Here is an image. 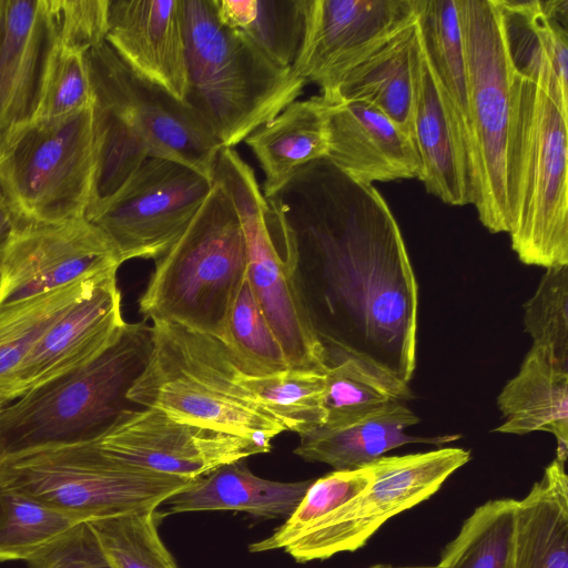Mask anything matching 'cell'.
Returning a JSON list of instances; mask_svg holds the SVG:
<instances>
[{
    "label": "cell",
    "instance_id": "obj_32",
    "mask_svg": "<svg viewBox=\"0 0 568 568\" xmlns=\"http://www.w3.org/2000/svg\"><path fill=\"white\" fill-rule=\"evenodd\" d=\"M305 0H213L217 19L267 59L291 68L304 31Z\"/></svg>",
    "mask_w": 568,
    "mask_h": 568
},
{
    "label": "cell",
    "instance_id": "obj_3",
    "mask_svg": "<svg viewBox=\"0 0 568 568\" xmlns=\"http://www.w3.org/2000/svg\"><path fill=\"white\" fill-rule=\"evenodd\" d=\"M145 364L126 398L169 417L251 440L266 453L284 426L240 384L225 344L183 325L154 321Z\"/></svg>",
    "mask_w": 568,
    "mask_h": 568
},
{
    "label": "cell",
    "instance_id": "obj_2",
    "mask_svg": "<svg viewBox=\"0 0 568 568\" xmlns=\"http://www.w3.org/2000/svg\"><path fill=\"white\" fill-rule=\"evenodd\" d=\"M84 60L95 161L89 221L149 158L181 163L212 180L222 146L190 105L135 73L105 41Z\"/></svg>",
    "mask_w": 568,
    "mask_h": 568
},
{
    "label": "cell",
    "instance_id": "obj_12",
    "mask_svg": "<svg viewBox=\"0 0 568 568\" xmlns=\"http://www.w3.org/2000/svg\"><path fill=\"white\" fill-rule=\"evenodd\" d=\"M468 73L475 139L471 204L491 233H508L505 158L511 65L498 0H456Z\"/></svg>",
    "mask_w": 568,
    "mask_h": 568
},
{
    "label": "cell",
    "instance_id": "obj_33",
    "mask_svg": "<svg viewBox=\"0 0 568 568\" xmlns=\"http://www.w3.org/2000/svg\"><path fill=\"white\" fill-rule=\"evenodd\" d=\"M239 382L285 430L302 435L326 423L324 374L287 368L260 376L242 373Z\"/></svg>",
    "mask_w": 568,
    "mask_h": 568
},
{
    "label": "cell",
    "instance_id": "obj_26",
    "mask_svg": "<svg viewBox=\"0 0 568 568\" xmlns=\"http://www.w3.org/2000/svg\"><path fill=\"white\" fill-rule=\"evenodd\" d=\"M416 26L453 123L473 186L475 139L468 73L456 0H415Z\"/></svg>",
    "mask_w": 568,
    "mask_h": 568
},
{
    "label": "cell",
    "instance_id": "obj_1",
    "mask_svg": "<svg viewBox=\"0 0 568 568\" xmlns=\"http://www.w3.org/2000/svg\"><path fill=\"white\" fill-rule=\"evenodd\" d=\"M275 200L300 261L314 275L324 346L359 355L409 384L416 368L418 284L382 194L327 158L301 168Z\"/></svg>",
    "mask_w": 568,
    "mask_h": 568
},
{
    "label": "cell",
    "instance_id": "obj_35",
    "mask_svg": "<svg viewBox=\"0 0 568 568\" xmlns=\"http://www.w3.org/2000/svg\"><path fill=\"white\" fill-rule=\"evenodd\" d=\"M81 520L0 486V561L27 560Z\"/></svg>",
    "mask_w": 568,
    "mask_h": 568
},
{
    "label": "cell",
    "instance_id": "obj_30",
    "mask_svg": "<svg viewBox=\"0 0 568 568\" xmlns=\"http://www.w3.org/2000/svg\"><path fill=\"white\" fill-rule=\"evenodd\" d=\"M325 352L326 423L414 398L408 383L375 363L337 347L325 346Z\"/></svg>",
    "mask_w": 568,
    "mask_h": 568
},
{
    "label": "cell",
    "instance_id": "obj_13",
    "mask_svg": "<svg viewBox=\"0 0 568 568\" xmlns=\"http://www.w3.org/2000/svg\"><path fill=\"white\" fill-rule=\"evenodd\" d=\"M213 181L174 161L149 158L114 200L91 220L122 263L159 260L185 232Z\"/></svg>",
    "mask_w": 568,
    "mask_h": 568
},
{
    "label": "cell",
    "instance_id": "obj_24",
    "mask_svg": "<svg viewBox=\"0 0 568 568\" xmlns=\"http://www.w3.org/2000/svg\"><path fill=\"white\" fill-rule=\"evenodd\" d=\"M497 406L505 420L494 432L511 435L550 433L557 443L556 458L567 462L568 365L532 345L518 373L497 396Z\"/></svg>",
    "mask_w": 568,
    "mask_h": 568
},
{
    "label": "cell",
    "instance_id": "obj_39",
    "mask_svg": "<svg viewBox=\"0 0 568 568\" xmlns=\"http://www.w3.org/2000/svg\"><path fill=\"white\" fill-rule=\"evenodd\" d=\"M91 87L84 55L57 48L37 120L61 118L90 108Z\"/></svg>",
    "mask_w": 568,
    "mask_h": 568
},
{
    "label": "cell",
    "instance_id": "obj_36",
    "mask_svg": "<svg viewBox=\"0 0 568 568\" xmlns=\"http://www.w3.org/2000/svg\"><path fill=\"white\" fill-rule=\"evenodd\" d=\"M222 342L244 374L260 376L288 368L246 277L231 306Z\"/></svg>",
    "mask_w": 568,
    "mask_h": 568
},
{
    "label": "cell",
    "instance_id": "obj_34",
    "mask_svg": "<svg viewBox=\"0 0 568 568\" xmlns=\"http://www.w3.org/2000/svg\"><path fill=\"white\" fill-rule=\"evenodd\" d=\"M517 500L491 499L478 506L440 554V568H509Z\"/></svg>",
    "mask_w": 568,
    "mask_h": 568
},
{
    "label": "cell",
    "instance_id": "obj_7",
    "mask_svg": "<svg viewBox=\"0 0 568 568\" xmlns=\"http://www.w3.org/2000/svg\"><path fill=\"white\" fill-rule=\"evenodd\" d=\"M246 268L240 219L227 193L213 182L185 232L155 261L139 311L151 322H173L222 341Z\"/></svg>",
    "mask_w": 568,
    "mask_h": 568
},
{
    "label": "cell",
    "instance_id": "obj_11",
    "mask_svg": "<svg viewBox=\"0 0 568 568\" xmlns=\"http://www.w3.org/2000/svg\"><path fill=\"white\" fill-rule=\"evenodd\" d=\"M95 161L91 106L23 129L0 156V194L16 222L85 217Z\"/></svg>",
    "mask_w": 568,
    "mask_h": 568
},
{
    "label": "cell",
    "instance_id": "obj_18",
    "mask_svg": "<svg viewBox=\"0 0 568 568\" xmlns=\"http://www.w3.org/2000/svg\"><path fill=\"white\" fill-rule=\"evenodd\" d=\"M121 300L113 273L65 311L16 372L10 385L17 397L88 365L109 349L126 325Z\"/></svg>",
    "mask_w": 568,
    "mask_h": 568
},
{
    "label": "cell",
    "instance_id": "obj_5",
    "mask_svg": "<svg viewBox=\"0 0 568 568\" xmlns=\"http://www.w3.org/2000/svg\"><path fill=\"white\" fill-rule=\"evenodd\" d=\"M185 103L222 148L234 149L303 93L305 82L216 17L213 0H183Z\"/></svg>",
    "mask_w": 568,
    "mask_h": 568
},
{
    "label": "cell",
    "instance_id": "obj_16",
    "mask_svg": "<svg viewBox=\"0 0 568 568\" xmlns=\"http://www.w3.org/2000/svg\"><path fill=\"white\" fill-rule=\"evenodd\" d=\"M92 442L126 464L191 480L222 465L266 453L251 440L140 406L123 414Z\"/></svg>",
    "mask_w": 568,
    "mask_h": 568
},
{
    "label": "cell",
    "instance_id": "obj_15",
    "mask_svg": "<svg viewBox=\"0 0 568 568\" xmlns=\"http://www.w3.org/2000/svg\"><path fill=\"white\" fill-rule=\"evenodd\" d=\"M121 264L112 242L87 217L14 222L0 247V306L116 272Z\"/></svg>",
    "mask_w": 568,
    "mask_h": 568
},
{
    "label": "cell",
    "instance_id": "obj_45",
    "mask_svg": "<svg viewBox=\"0 0 568 568\" xmlns=\"http://www.w3.org/2000/svg\"><path fill=\"white\" fill-rule=\"evenodd\" d=\"M369 568H440L438 565L435 566H395L389 564H377Z\"/></svg>",
    "mask_w": 568,
    "mask_h": 568
},
{
    "label": "cell",
    "instance_id": "obj_10",
    "mask_svg": "<svg viewBox=\"0 0 568 568\" xmlns=\"http://www.w3.org/2000/svg\"><path fill=\"white\" fill-rule=\"evenodd\" d=\"M470 458V452L459 447L383 456L371 464L373 479L357 496L298 529L274 530L248 549H284L297 562L355 551L388 519L430 498Z\"/></svg>",
    "mask_w": 568,
    "mask_h": 568
},
{
    "label": "cell",
    "instance_id": "obj_21",
    "mask_svg": "<svg viewBox=\"0 0 568 568\" xmlns=\"http://www.w3.org/2000/svg\"><path fill=\"white\" fill-rule=\"evenodd\" d=\"M412 139L420 158L419 180L446 204H471L468 172L416 26L410 49Z\"/></svg>",
    "mask_w": 568,
    "mask_h": 568
},
{
    "label": "cell",
    "instance_id": "obj_46",
    "mask_svg": "<svg viewBox=\"0 0 568 568\" xmlns=\"http://www.w3.org/2000/svg\"><path fill=\"white\" fill-rule=\"evenodd\" d=\"M1 11H2V0H0V18H1Z\"/></svg>",
    "mask_w": 568,
    "mask_h": 568
},
{
    "label": "cell",
    "instance_id": "obj_40",
    "mask_svg": "<svg viewBox=\"0 0 568 568\" xmlns=\"http://www.w3.org/2000/svg\"><path fill=\"white\" fill-rule=\"evenodd\" d=\"M372 479L371 465L354 470H333L313 479L296 509L275 531L288 532L312 523L357 496Z\"/></svg>",
    "mask_w": 568,
    "mask_h": 568
},
{
    "label": "cell",
    "instance_id": "obj_20",
    "mask_svg": "<svg viewBox=\"0 0 568 568\" xmlns=\"http://www.w3.org/2000/svg\"><path fill=\"white\" fill-rule=\"evenodd\" d=\"M328 101L326 158L336 168L352 180L369 185L419 180L423 165L414 142L389 118L365 101Z\"/></svg>",
    "mask_w": 568,
    "mask_h": 568
},
{
    "label": "cell",
    "instance_id": "obj_22",
    "mask_svg": "<svg viewBox=\"0 0 568 568\" xmlns=\"http://www.w3.org/2000/svg\"><path fill=\"white\" fill-rule=\"evenodd\" d=\"M419 423L405 403L395 402L352 418L327 422L300 436L294 453L306 462L323 463L334 470L364 468L385 453L406 444L440 445L458 435L416 437L405 430Z\"/></svg>",
    "mask_w": 568,
    "mask_h": 568
},
{
    "label": "cell",
    "instance_id": "obj_27",
    "mask_svg": "<svg viewBox=\"0 0 568 568\" xmlns=\"http://www.w3.org/2000/svg\"><path fill=\"white\" fill-rule=\"evenodd\" d=\"M313 479L283 483L254 475L244 459L220 466L192 480L161 505L165 514L237 510L265 518H287Z\"/></svg>",
    "mask_w": 568,
    "mask_h": 568
},
{
    "label": "cell",
    "instance_id": "obj_25",
    "mask_svg": "<svg viewBox=\"0 0 568 568\" xmlns=\"http://www.w3.org/2000/svg\"><path fill=\"white\" fill-rule=\"evenodd\" d=\"M329 108L320 94L295 100L243 141L263 170L264 196L276 194L304 165L327 156Z\"/></svg>",
    "mask_w": 568,
    "mask_h": 568
},
{
    "label": "cell",
    "instance_id": "obj_44",
    "mask_svg": "<svg viewBox=\"0 0 568 568\" xmlns=\"http://www.w3.org/2000/svg\"><path fill=\"white\" fill-rule=\"evenodd\" d=\"M17 398L10 385L0 386V412Z\"/></svg>",
    "mask_w": 568,
    "mask_h": 568
},
{
    "label": "cell",
    "instance_id": "obj_28",
    "mask_svg": "<svg viewBox=\"0 0 568 568\" xmlns=\"http://www.w3.org/2000/svg\"><path fill=\"white\" fill-rule=\"evenodd\" d=\"M509 568H568V476L558 458L517 500Z\"/></svg>",
    "mask_w": 568,
    "mask_h": 568
},
{
    "label": "cell",
    "instance_id": "obj_14",
    "mask_svg": "<svg viewBox=\"0 0 568 568\" xmlns=\"http://www.w3.org/2000/svg\"><path fill=\"white\" fill-rule=\"evenodd\" d=\"M415 20V0H305L292 73L332 98L352 69Z\"/></svg>",
    "mask_w": 568,
    "mask_h": 568
},
{
    "label": "cell",
    "instance_id": "obj_42",
    "mask_svg": "<svg viewBox=\"0 0 568 568\" xmlns=\"http://www.w3.org/2000/svg\"><path fill=\"white\" fill-rule=\"evenodd\" d=\"M26 562L30 568H111L88 521L77 524Z\"/></svg>",
    "mask_w": 568,
    "mask_h": 568
},
{
    "label": "cell",
    "instance_id": "obj_17",
    "mask_svg": "<svg viewBox=\"0 0 568 568\" xmlns=\"http://www.w3.org/2000/svg\"><path fill=\"white\" fill-rule=\"evenodd\" d=\"M58 33L49 0H2L0 156L40 110Z\"/></svg>",
    "mask_w": 568,
    "mask_h": 568
},
{
    "label": "cell",
    "instance_id": "obj_6",
    "mask_svg": "<svg viewBox=\"0 0 568 568\" xmlns=\"http://www.w3.org/2000/svg\"><path fill=\"white\" fill-rule=\"evenodd\" d=\"M212 181L230 196L243 230L246 278L285 354L288 368L324 374L320 339L302 284L295 233L273 197H266L253 169L231 148H222Z\"/></svg>",
    "mask_w": 568,
    "mask_h": 568
},
{
    "label": "cell",
    "instance_id": "obj_23",
    "mask_svg": "<svg viewBox=\"0 0 568 568\" xmlns=\"http://www.w3.org/2000/svg\"><path fill=\"white\" fill-rule=\"evenodd\" d=\"M498 1L514 70L568 113V1Z\"/></svg>",
    "mask_w": 568,
    "mask_h": 568
},
{
    "label": "cell",
    "instance_id": "obj_4",
    "mask_svg": "<svg viewBox=\"0 0 568 568\" xmlns=\"http://www.w3.org/2000/svg\"><path fill=\"white\" fill-rule=\"evenodd\" d=\"M513 251L526 265H568V113L514 70L505 158Z\"/></svg>",
    "mask_w": 568,
    "mask_h": 568
},
{
    "label": "cell",
    "instance_id": "obj_37",
    "mask_svg": "<svg viewBox=\"0 0 568 568\" xmlns=\"http://www.w3.org/2000/svg\"><path fill=\"white\" fill-rule=\"evenodd\" d=\"M156 509L89 520L111 568H178L156 528Z\"/></svg>",
    "mask_w": 568,
    "mask_h": 568
},
{
    "label": "cell",
    "instance_id": "obj_38",
    "mask_svg": "<svg viewBox=\"0 0 568 568\" xmlns=\"http://www.w3.org/2000/svg\"><path fill=\"white\" fill-rule=\"evenodd\" d=\"M524 327L534 346L568 365V265L546 270L524 305Z\"/></svg>",
    "mask_w": 568,
    "mask_h": 568
},
{
    "label": "cell",
    "instance_id": "obj_31",
    "mask_svg": "<svg viewBox=\"0 0 568 568\" xmlns=\"http://www.w3.org/2000/svg\"><path fill=\"white\" fill-rule=\"evenodd\" d=\"M113 273L116 272L88 276L48 293L0 306V386L11 384L29 352L61 315Z\"/></svg>",
    "mask_w": 568,
    "mask_h": 568
},
{
    "label": "cell",
    "instance_id": "obj_41",
    "mask_svg": "<svg viewBox=\"0 0 568 568\" xmlns=\"http://www.w3.org/2000/svg\"><path fill=\"white\" fill-rule=\"evenodd\" d=\"M58 47L85 54L105 41L109 0H49Z\"/></svg>",
    "mask_w": 568,
    "mask_h": 568
},
{
    "label": "cell",
    "instance_id": "obj_8",
    "mask_svg": "<svg viewBox=\"0 0 568 568\" xmlns=\"http://www.w3.org/2000/svg\"><path fill=\"white\" fill-rule=\"evenodd\" d=\"M150 326L126 323L120 338L88 365L30 389L0 412V459L47 446L94 440L139 407L126 394L150 348Z\"/></svg>",
    "mask_w": 568,
    "mask_h": 568
},
{
    "label": "cell",
    "instance_id": "obj_29",
    "mask_svg": "<svg viewBox=\"0 0 568 568\" xmlns=\"http://www.w3.org/2000/svg\"><path fill=\"white\" fill-rule=\"evenodd\" d=\"M415 33L416 20L352 69L335 94L325 99L365 101L412 139L410 49Z\"/></svg>",
    "mask_w": 568,
    "mask_h": 568
},
{
    "label": "cell",
    "instance_id": "obj_19",
    "mask_svg": "<svg viewBox=\"0 0 568 568\" xmlns=\"http://www.w3.org/2000/svg\"><path fill=\"white\" fill-rule=\"evenodd\" d=\"M105 42L135 73L185 102L183 0H109Z\"/></svg>",
    "mask_w": 568,
    "mask_h": 568
},
{
    "label": "cell",
    "instance_id": "obj_43",
    "mask_svg": "<svg viewBox=\"0 0 568 568\" xmlns=\"http://www.w3.org/2000/svg\"><path fill=\"white\" fill-rule=\"evenodd\" d=\"M14 219L0 194V247L14 225Z\"/></svg>",
    "mask_w": 568,
    "mask_h": 568
},
{
    "label": "cell",
    "instance_id": "obj_9",
    "mask_svg": "<svg viewBox=\"0 0 568 568\" xmlns=\"http://www.w3.org/2000/svg\"><path fill=\"white\" fill-rule=\"evenodd\" d=\"M191 481L115 459L92 440L34 448L0 459L1 487L81 521L154 510Z\"/></svg>",
    "mask_w": 568,
    "mask_h": 568
}]
</instances>
